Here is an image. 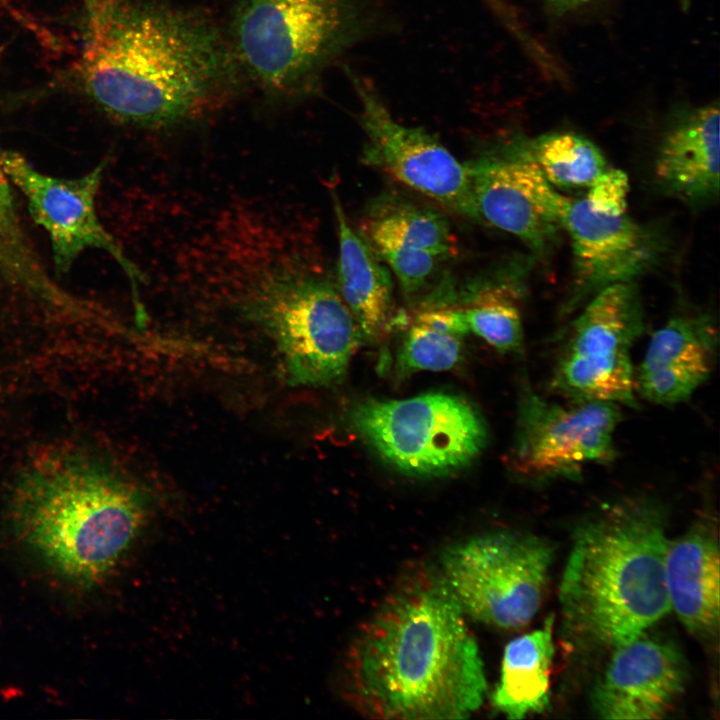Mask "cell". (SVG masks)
<instances>
[{"instance_id":"1","label":"cell","mask_w":720,"mask_h":720,"mask_svg":"<svg viewBox=\"0 0 720 720\" xmlns=\"http://www.w3.org/2000/svg\"><path fill=\"white\" fill-rule=\"evenodd\" d=\"M464 615L438 572L404 578L347 649L346 701L376 719L469 717L482 705L487 682Z\"/></svg>"},{"instance_id":"2","label":"cell","mask_w":720,"mask_h":720,"mask_svg":"<svg viewBox=\"0 0 720 720\" xmlns=\"http://www.w3.org/2000/svg\"><path fill=\"white\" fill-rule=\"evenodd\" d=\"M81 77L112 117L163 129L198 119L232 82V57L199 16L158 3L102 0L88 10Z\"/></svg>"},{"instance_id":"3","label":"cell","mask_w":720,"mask_h":720,"mask_svg":"<svg viewBox=\"0 0 720 720\" xmlns=\"http://www.w3.org/2000/svg\"><path fill=\"white\" fill-rule=\"evenodd\" d=\"M664 522L654 501L628 497L603 505L576 529L559 603L577 640L614 649L670 612Z\"/></svg>"},{"instance_id":"4","label":"cell","mask_w":720,"mask_h":720,"mask_svg":"<svg viewBox=\"0 0 720 720\" xmlns=\"http://www.w3.org/2000/svg\"><path fill=\"white\" fill-rule=\"evenodd\" d=\"M143 491L103 461L56 455L30 466L10 500L17 536L51 568L80 584L102 579L139 534Z\"/></svg>"},{"instance_id":"5","label":"cell","mask_w":720,"mask_h":720,"mask_svg":"<svg viewBox=\"0 0 720 720\" xmlns=\"http://www.w3.org/2000/svg\"><path fill=\"white\" fill-rule=\"evenodd\" d=\"M386 0H236L234 51L267 91L311 92L328 67L382 31Z\"/></svg>"},{"instance_id":"6","label":"cell","mask_w":720,"mask_h":720,"mask_svg":"<svg viewBox=\"0 0 720 720\" xmlns=\"http://www.w3.org/2000/svg\"><path fill=\"white\" fill-rule=\"evenodd\" d=\"M244 314L273 338L292 385L344 378L362 340L332 276L293 258L248 275Z\"/></svg>"},{"instance_id":"7","label":"cell","mask_w":720,"mask_h":720,"mask_svg":"<svg viewBox=\"0 0 720 720\" xmlns=\"http://www.w3.org/2000/svg\"><path fill=\"white\" fill-rule=\"evenodd\" d=\"M349 422L387 464L414 477H442L470 465L483 451L487 428L464 398L427 393L406 399L367 398Z\"/></svg>"},{"instance_id":"8","label":"cell","mask_w":720,"mask_h":720,"mask_svg":"<svg viewBox=\"0 0 720 720\" xmlns=\"http://www.w3.org/2000/svg\"><path fill=\"white\" fill-rule=\"evenodd\" d=\"M553 553L550 543L535 535L488 532L447 547L438 573L465 615L519 629L541 607Z\"/></svg>"},{"instance_id":"9","label":"cell","mask_w":720,"mask_h":720,"mask_svg":"<svg viewBox=\"0 0 720 720\" xmlns=\"http://www.w3.org/2000/svg\"><path fill=\"white\" fill-rule=\"evenodd\" d=\"M565 330L550 387L573 402L637 406L631 351L644 330L636 281L610 285L592 296Z\"/></svg>"},{"instance_id":"10","label":"cell","mask_w":720,"mask_h":720,"mask_svg":"<svg viewBox=\"0 0 720 720\" xmlns=\"http://www.w3.org/2000/svg\"><path fill=\"white\" fill-rule=\"evenodd\" d=\"M620 407L601 401L562 404L544 398L525 383L508 456L512 473L537 485L577 480L587 467L612 462Z\"/></svg>"},{"instance_id":"11","label":"cell","mask_w":720,"mask_h":720,"mask_svg":"<svg viewBox=\"0 0 720 720\" xmlns=\"http://www.w3.org/2000/svg\"><path fill=\"white\" fill-rule=\"evenodd\" d=\"M477 221L510 233L543 259L557 244L571 198L551 185L524 137L490 144L466 161Z\"/></svg>"},{"instance_id":"12","label":"cell","mask_w":720,"mask_h":720,"mask_svg":"<svg viewBox=\"0 0 720 720\" xmlns=\"http://www.w3.org/2000/svg\"><path fill=\"white\" fill-rule=\"evenodd\" d=\"M346 72L360 103L358 120L366 137L362 160L443 207L477 220L465 162L426 129L397 121L370 83L351 69Z\"/></svg>"},{"instance_id":"13","label":"cell","mask_w":720,"mask_h":720,"mask_svg":"<svg viewBox=\"0 0 720 720\" xmlns=\"http://www.w3.org/2000/svg\"><path fill=\"white\" fill-rule=\"evenodd\" d=\"M0 163L7 178L26 196L35 222L49 233L57 271L66 272L85 249H101L121 266L137 301V286L142 275L103 227L96 213L95 199L103 164L83 177L63 179L37 171L17 152H2Z\"/></svg>"},{"instance_id":"14","label":"cell","mask_w":720,"mask_h":720,"mask_svg":"<svg viewBox=\"0 0 720 720\" xmlns=\"http://www.w3.org/2000/svg\"><path fill=\"white\" fill-rule=\"evenodd\" d=\"M563 230L572 247L571 285L561 314L579 310L600 290L635 281L660 260L664 240L627 213L606 215L593 211L582 199H571Z\"/></svg>"},{"instance_id":"15","label":"cell","mask_w":720,"mask_h":720,"mask_svg":"<svg viewBox=\"0 0 720 720\" xmlns=\"http://www.w3.org/2000/svg\"><path fill=\"white\" fill-rule=\"evenodd\" d=\"M686 678L679 651L644 633L613 649L594 687L592 706L603 719H660L680 699Z\"/></svg>"},{"instance_id":"16","label":"cell","mask_w":720,"mask_h":720,"mask_svg":"<svg viewBox=\"0 0 720 720\" xmlns=\"http://www.w3.org/2000/svg\"><path fill=\"white\" fill-rule=\"evenodd\" d=\"M718 327L711 314H675L651 337L635 371V390L642 399L674 406L690 399L714 369Z\"/></svg>"},{"instance_id":"17","label":"cell","mask_w":720,"mask_h":720,"mask_svg":"<svg viewBox=\"0 0 720 720\" xmlns=\"http://www.w3.org/2000/svg\"><path fill=\"white\" fill-rule=\"evenodd\" d=\"M719 114L717 102L680 111L661 137L656 180L665 192L688 204L718 198Z\"/></svg>"},{"instance_id":"18","label":"cell","mask_w":720,"mask_h":720,"mask_svg":"<svg viewBox=\"0 0 720 720\" xmlns=\"http://www.w3.org/2000/svg\"><path fill=\"white\" fill-rule=\"evenodd\" d=\"M338 259L335 283L362 339L376 341L401 322L395 312L391 275L363 236L351 227L335 189Z\"/></svg>"},{"instance_id":"19","label":"cell","mask_w":720,"mask_h":720,"mask_svg":"<svg viewBox=\"0 0 720 720\" xmlns=\"http://www.w3.org/2000/svg\"><path fill=\"white\" fill-rule=\"evenodd\" d=\"M719 547L712 530L696 525L673 541L665 555L670 611L697 636H711L720 617Z\"/></svg>"},{"instance_id":"20","label":"cell","mask_w":720,"mask_h":720,"mask_svg":"<svg viewBox=\"0 0 720 720\" xmlns=\"http://www.w3.org/2000/svg\"><path fill=\"white\" fill-rule=\"evenodd\" d=\"M533 263L529 255L502 262L462 299L469 329L500 353L524 350L522 308Z\"/></svg>"},{"instance_id":"21","label":"cell","mask_w":720,"mask_h":720,"mask_svg":"<svg viewBox=\"0 0 720 720\" xmlns=\"http://www.w3.org/2000/svg\"><path fill=\"white\" fill-rule=\"evenodd\" d=\"M553 626L554 617L550 615L540 628L506 645L491 701L507 718L522 719L549 705Z\"/></svg>"},{"instance_id":"22","label":"cell","mask_w":720,"mask_h":720,"mask_svg":"<svg viewBox=\"0 0 720 720\" xmlns=\"http://www.w3.org/2000/svg\"><path fill=\"white\" fill-rule=\"evenodd\" d=\"M359 233L366 241L393 242L445 261L457 252L455 237L442 213L391 193L369 203Z\"/></svg>"},{"instance_id":"23","label":"cell","mask_w":720,"mask_h":720,"mask_svg":"<svg viewBox=\"0 0 720 720\" xmlns=\"http://www.w3.org/2000/svg\"><path fill=\"white\" fill-rule=\"evenodd\" d=\"M525 146L542 174L555 188H587L609 166L600 148L570 131L524 138Z\"/></svg>"},{"instance_id":"24","label":"cell","mask_w":720,"mask_h":720,"mask_svg":"<svg viewBox=\"0 0 720 720\" xmlns=\"http://www.w3.org/2000/svg\"><path fill=\"white\" fill-rule=\"evenodd\" d=\"M0 272L40 298L72 304L42 268L21 230L6 175L0 163Z\"/></svg>"},{"instance_id":"25","label":"cell","mask_w":720,"mask_h":720,"mask_svg":"<svg viewBox=\"0 0 720 720\" xmlns=\"http://www.w3.org/2000/svg\"><path fill=\"white\" fill-rule=\"evenodd\" d=\"M462 358L461 337L413 323L398 351L397 376L404 378L420 371H447L456 367Z\"/></svg>"},{"instance_id":"26","label":"cell","mask_w":720,"mask_h":720,"mask_svg":"<svg viewBox=\"0 0 720 720\" xmlns=\"http://www.w3.org/2000/svg\"><path fill=\"white\" fill-rule=\"evenodd\" d=\"M368 244L383 263L390 267L402 291L409 298L424 292L445 261L428 252L385 240L368 241Z\"/></svg>"},{"instance_id":"27","label":"cell","mask_w":720,"mask_h":720,"mask_svg":"<svg viewBox=\"0 0 720 720\" xmlns=\"http://www.w3.org/2000/svg\"><path fill=\"white\" fill-rule=\"evenodd\" d=\"M586 189L584 199L593 211L606 215L627 213L630 184L623 170L608 167Z\"/></svg>"},{"instance_id":"28","label":"cell","mask_w":720,"mask_h":720,"mask_svg":"<svg viewBox=\"0 0 720 720\" xmlns=\"http://www.w3.org/2000/svg\"><path fill=\"white\" fill-rule=\"evenodd\" d=\"M413 323L461 338L470 331L464 308L453 306L422 307Z\"/></svg>"},{"instance_id":"29","label":"cell","mask_w":720,"mask_h":720,"mask_svg":"<svg viewBox=\"0 0 720 720\" xmlns=\"http://www.w3.org/2000/svg\"><path fill=\"white\" fill-rule=\"evenodd\" d=\"M546 11L556 17H563L575 12L595 0H541Z\"/></svg>"},{"instance_id":"30","label":"cell","mask_w":720,"mask_h":720,"mask_svg":"<svg viewBox=\"0 0 720 720\" xmlns=\"http://www.w3.org/2000/svg\"><path fill=\"white\" fill-rule=\"evenodd\" d=\"M0 5L3 6L7 11L19 22L24 24L26 27L30 28L31 30H34L36 33H38L41 37L44 36L46 33L38 28V26L31 22L27 16L22 14L18 9L15 8V6L12 4V0H0Z\"/></svg>"},{"instance_id":"31","label":"cell","mask_w":720,"mask_h":720,"mask_svg":"<svg viewBox=\"0 0 720 720\" xmlns=\"http://www.w3.org/2000/svg\"><path fill=\"white\" fill-rule=\"evenodd\" d=\"M100 1H102V0H85L86 5H87V9L89 10V9L93 8V7H94L95 5H97Z\"/></svg>"}]
</instances>
